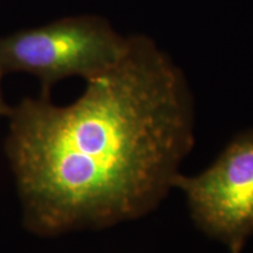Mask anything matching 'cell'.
<instances>
[{
    "label": "cell",
    "instance_id": "277c9868",
    "mask_svg": "<svg viewBox=\"0 0 253 253\" xmlns=\"http://www.w3.org/2000/svg\"><path fill=\"white\" fill-rule=\"evenodd\" d=\"M4 77V72H2L1 67H0V119L1 118H8L9 114L12 112V107H9L7 103L5 102L4 96H2L1 91V79Z\"/></svg>",
    "mask_w": 253,
    "mask_h": 253
},
{
    "label": "cell",
    "instance_id": "3957f363",
    "mask_svg": "<svg viewBox=\"0 0 253 253\" xmlns=\"http://www.w3.org/2000/svg\"><path fill=\"white\" fill-rule=\"evenodd\" d=\"M172 186L184 194L199 231L242 253L253 235V129L235 136L198 175L177 173Z\"/></svg>",
    "mask_w": 253,
    "mask_h": 253
},
{
    "label": "cell",
    "instance_id": "6da1fadb",
    "mask_svg": "<svg viewBox=\"0 0 253 253\" xmlns=\"http://www.w3.org/2000/svg\"><path fill=\"white\" fill-rule=\"evenodd\" d=\"M5 142L24 225L40 237L142 218L163 202L195 144L194 97L155 41L129 37L118 65L77 101L12 107Z\"/></svg>",
    "mask_w": 253,
    "mask_h": 253
},
{
    "label": "cell",
    "instance_id": "7a4b0ae2",
    "mask_svg": "<svg viewBox=\"0 0 253 253\" xmlns=\"http://www.w3.org/2000/svg\"><path fill=\"white\" fill-rule=\"evenodd\" d=\"M129 37L114 30L107 19L79 15L0 38V67L30 73L39 79L42 95L56 82L72 77L88 81L121 61Z\"/></svg>",
    "mask_w": 253,
    "mask_h": 253
}]
</instances>
